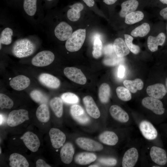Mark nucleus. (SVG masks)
Returning <instances> with one entry per match:
<instances>
[{
    "instance_id": "nucleus-41",
    "label": "nucleus",
    "mask_w": 167,
    "mask_h": 167,
    "mask_svg": "<svg viewBox=\"0 0 167 167\" xmlns=\"http://www.w3.org/2000/svg\"><path fill=\"white\" fill-rule=\"evenodd\" d=\"M13 105V101L10 97L4 94H0V107L1 109H10Z\"/></svg>"
},
{
    "instance_id": "nucleus-16",
    "label": "nucleus",
    "mask_w": 167,
    "mask_h": 167,
    "mask_svg": "<svg viewBox=\"0 0 167 167\" xmlns=\"http://www.w3.org/2000/svg\"><path fill=\"white\" fill-rule=\"evenodd\" d=\"M39 81L45 86L52 89L58 88L60 84L59 80L54 76L48 73H42L38 77Z\"/></svg>"
},
{
    "instance_id": "nucleus-32",
    "label": "nucleus",
    "mask_w": 167,
    "mask_h": 167,
    "mask_svg": "<svg viewBox=\"0 0 167 167\" xmlns=\"http://www.w3.org/2000/svg\"><path fill=\"white\" fill-rule=\"evenodd\" d=\"M110 88L109 85L104 83L100 86L98 92V97L100 101L103 103L108 102L110 96Z\"/></svg>"
},
{
    "instance_id": "nucleus-17",
    "label": "nucleus",
    "mask_w": 167,
    "mask_h": 167,
    "mask_svg": "<svg viewBox=\"0 0 167 167\" xmlns=\"http://www.w3.org/2000/svg\"><path fill=\"white\" fill-rule=\"evenodd\" d=\"M30 80L27 76L19 75L12 79L10 82V86L13 89L21 91L25 89L30 85Z\"/></svg>"
},
{
    "instance_id": "nucleus-49",
    "label": "nucleus",
    "mask_w": 167,
    "mask_h": 167,
    "mask_svg": "<svg viewBox=\"0 0 167 167\" xmlns=\"http://www.w3.org/2000/svg\"><path fill=\"white\" fill-rule=\"evenodd\" d=\"M117 0H103L104 2L107 5H112Z\"/></svg>"
},
{
    "instance_id": "nucleus-20",
    "label": "nucleus",
    "mask_w": 167,
    "mask_h": 167,
    "mask_svg": "<svg viewBox=\"0 0 167 167\" xmlns=\"http://www.w3.org/2000/svg\"><path fill=\"white\" fill-rule=\"evenodd\" d=\"M109 112L114 119L120 122H126L129 120L127 113L118 105H112L109 109Z\"/></svg>"
},
{
    "instance_id": "nucleus-26",
    "label": "nucleus",
    "mask_w": 167,
    "mask_h": 167,
    "mask_svg": "<svg viewBox=\"0 0 167 167\" xmlns=\"http://www.w3.org/2000/svg\"><path fill=\"white\" fill-rule=\"evenodd\" d=\"M100 141L104 144L109 145H115L118 142V138L113 132L106 131L100 134L99 136Z\"/></svg>"
},
{
    "instance_id": "nucleus-15",
    "label": "nucleus",
    "mask_w": 167,
    "mask_h": 167,
    "mask_svg": "<svg viewBox=\"0 0 167 167\" xmlns=\"http://www.w3.org/2000/svg\"><path fill=\"white\" fill-rule=\"evenodd\" d=\"M83 100L88 114L94 118H98L100 116V112L93 98L90 96H87Z\"/></svg>"
},
{
    "instance_id": "nucleus-14",
    "label": "nucleus",
    "mask_w": 167,
    "mask_h": 167,
    "mask_svg": "<svg viewBox=\"0 0 167 167\" xmlns=\"http://www.w3.org/2000/svg\"><path fill=\"white\" fill-rule=\"evenodd\" d=\"M139 157L137 149L135 148H131L125 152L122 160L123 167H133L135 165Z\"/></svg>"
},
{
    "instance_id": "nucleus-4",
    "label": "nucleus",
    "mask_w": 167,
    "mask_h": 167,
    "mask_svg": "<svg viewBox=\"0 0 167 167\" xmlns=\"http://www.w3.org/2000/svg\"><path fill=\"white\" fill-rule=\"evenodd\" d=\"M29 119L28 113L27 110L24 109L14 110L9 113L7 122L9 126L13 127Z\"/></svg>"
},
{
    "instance_id": "nucleus-35",
    "label": "nucleus",
    "mask_w": 167,
    "mask_h": 167,
    "mask_svg": "<svg viewBox=\"0 0 167 167\" xmlns=\"http://www.w3.org/2000/svg\"><path fill=\"white\" fill-rule=\"evenodd\" d=\"M30 95L32 99L35 102L40 104H46L48 101V97L41 91L35 89L32 91Z\"/></svg>"
},
{
    "instance_id": "nucleus-23",
    "label": "nucleus",
    "mask_w": 167,
    "mask_h": 167,
    "mask_svg": "<svg viewBox=\"0 0 167 167\" xmlns=\"http://www.w3.org/2000/svg\"><path fill=\"white\" fill-rule=\"evenodd\" d=\"M96 158V155L93 153L82 152L77 154L75 157L74 160L76 164L85 165L94 161Z\"/></svg>"
},
{
    "instance_id": "nucleus-56",
    "label": "nucleus",
    "mask_w": 167,
    "mask_h": 167,
    "mask_svg": "<svg viewBox=\"0 0 167 167\" xmlns=\"http://www.w3.org/2000/svg\"><path fill=\"white\" fill-rule=\"evenodd\" d=\"M0 154H1V148H0Z\"/></svg>"
},
{
    "instance_id": "nucleus-13",
    "label": "nucleus",
    "mask_w": 167,
    "mask_h": 167,
    "mask_svg": "<svg viewBox=\"0 0 167 167\" xmlns=\"http://www.w3.org/2000/svg\"><path fill=\"white\" fill-rule=\"evenodd\" d=\"M139 128L143 136L147 139L153 140L157 137V130L150 122L146 120L142 121Z\"/></svg>"
},
{
    "instance_id": "nucleus-3",
    "label": "nucleus",
    "mask_w": 167,
    "mask_h": 167,
    "mask_svg": "<svg viewBox=\"0 0 167 167\" xmlns=\"http://www.w3.org/2000/svg\"><path fill=\"white\" fill-rule=\"evenodd\" d=\"M55 56L51 51L44 50L37 54L32 59V63L36 66L42 67L48 66L54 61Z\"/></svg>"
},
{
    "instance_id": "nucleus-55",
    "label": "nucleus",
    "mask_w": 167,
    "mask_h": 167,
    "mask_svg": "<svg viewBox=\"0 0 167 167\" xmlns=\"http://www.w3.org/2000/svg\"><path fill=\"white\" fill-rule=\"evenodd\" d=\"M165 86H166V92L167 93V78L166 79L165 81Z\"/></svg>"
},
{
    "instance_id": "nucleus-18",
    "label": "nucleus",
    "mask_w": 167,
    "mask_h": 167,
    "mask_svg": "<svg viewBox=\"0 0 167 167\" xmlns=\"http://www.w3.org/2000/svg\"><path fill=\"white\" fill-rule=\"evenodd\" d=\"M146 92L150 96L161 99L165 95L166 91L163 84L158 83L148 86Z\"/></svg>"
},
{
    "instance_id": "nucleus-34",
    "label": "nucleus",
    "mask_w": 167,
    "mask_h": 167,
    "mask_svg": "<svg viewBox=\"0 0 167 167\" xmlns=\"http://www.w3.org/2000/svg\"><path fill=\"white\" fill-rule=\"evenodd\" d=\"M150 30V26L148 24L144 23L133 29L131 35L134 37H143L148 33Z\"/></svg>"
},
{
    "instance_id": "nucleus-29",
    "label": "nucleus",
    "mask_w": 167,
    "mask_h": 167,
    "mask_svg": "<svg viewBox=\"0 0 167 167\" xmlns=\"http://www.w3.org/2000/svg\"><path fill=\"white\" fill-rule=\"evenodd\" d=\"M124 86L131 92L136 93L138 90H141L143 87L142 80L139 79H136L133 80H125L123 82Z\"/></svg>"
},
{
    "instance_id": "nucleus-10",
    "label": "nucleus",
    "mask_w": 167,
    "mask_h": 167,
    "mask_svg": "<svg viewBox=\"0 0 167 167\" xmlns=\"http://www.w3.org/2000/svg\"><path fill=\"white\" fill-rule=\"evenodd\" d=\"M71 27L65 22L62 21L55 27L54 33L55 36L62 41L67 40L72 33Z\"/></svg>"
},
{
    "instance_id": "nucleus-48",
    "label": "nucleus",
    "mask_w": 167,
    "mask_h": 167,
    "mask_svg": "<svg viewBox=\"0 0 167 167\" xmlns=\"http://www.w3.org/2000/svg\"><path fill=\"white\" fill-rule=\"evenodd\" d=\"M86 4L89 7H92L94 5V0H83Z\"/></svg>"
},
{
    "instance_id": "nucleus-50",
    "label": "nucleus",
    "mask_w": 167,
    "mask_h": 167,
    "mask_svg": "<svg viewBox=\"0 0 167 167\" xmlns=\"http://www.w3.org/2000/svg\"><path fill=\"white\" fill-rule=\"evenodd\" d=\"M45 2V4L46 6L48 7L51 5L52 3L54 0H43Z\"/></svg>"
},
{
    "instance_id": "nucleus-19",
    "label": "nucleus",
    "mask_w": 167,
    "mask_h": 167,
    "mask_svg": "<svg viewBox=\"0 0 167 167\" xmlns=\"http://www.w3.org/2000/svg\"><path fill=\"white\" fill-rule=\"evenodd\" d=\"M75 153L74 148L72 144L69 142L65 143L60 151L62 161L66 164H69L72 161Z\"/></svg>"
},
{
    "instance_id": "nucleus-30",
    "label": "nucleus",
    "mask_w": 167,
    "mask_h": 167,
    "mask_svg": "<svg viewBox=\"0 0 167 167\" xmlns=\"http://www.w3.org/2000/svg\"><path fill=\"white\" fill-rule=\"evenodd\" d=\"M49 105L56 116L61 117L63 111V102L61 99L57 97H54L50 100Z\"/></svg>"
},
{
    "instance_id": "nucleus-45",
    "label": "nucleus",
    "mask_w": 167,
    "mask_h": 167,
    "mask_svg": "<svg viewBox=\"0 0 167 167\" xmlns=\"http://www.w3.org/2000/svg\"><path fill=\"white\" fill-rule=\"evenodd\" d=\"M36 167H50L51 166L48 164L43 160L41 159L38 160L36 162Z\"/></svg>"
},
{
    "instance_id": "nucleus-40",
    "label": "nucleus",
    "mask_w": 167,
    "mask_h": 167,
    "mask_svg": "<svg viewBox=\"0 0 167 167\" xmlns=\"http://www.w3.org/2000/svg\"><path fill=\"white\" fill-rule=\"evenodd\" d=\"M125 41L129 50L135 54H138L140 50V49L138 45L133 44L132 41L133 38L131 36L125 34Z\"/></svg>"
},
{
    "instance_id": "nucleus-51",
    "label": "nucleus",
    "mask_w": 167,
    "mask_h": 167,
    "mask_svg": "<svg viewBox=\"0 0 167 167\" xmlns=\"http://www.w3.org/2000/svg\"><path fill=\"white\" fill-rule=\"evenodd\" d=\"M10 2H11L17 3L20 2L21 1H22V0H10Z\"/></svg>"
},
{
    "instance_id": "nucleus-21",
    "label": "nucleus",
    "mask_w": 167,
    "mask_h": 167,
    "mask_svg": "<svg viewBox=\"0 0 167 167\" xmlns=\"http://www.w3.org/2000/svg\"><path fill=\"white\" fill-rule=\"evenodd\" d=\"M165 39V35L163 32L160 33L156 36H149L147 40L148 48L151 52L156 51L158 46H162L164 43Z\"/></svg>"
},
{
    "instance_id": "nucleus-5",
    "label": "nucleus",
    "mask_w": 167,
    "mask_h": 167,
    "mask_svg": "<svg viewBox=\"0 0 167 167\" xmlns=\"http://www.w3.org/2000/svg\"><path fill=\"white\" fill-rule=\"evenodd\" d=\"M142 104L156 114L161 115L165 112L163 103L159 99L150 96L146 97L142 100Z\"/></svg>"
},
{
    "instance_id": "nucleus-36",
    "label": "nucleus",
    "mask_w": 167,
    "mask_h": 167,
    "mask_svg": "<svg viewBox=\"0 0 167 167\" xmlns=\"http://www.w3.org/2000/svg\"><path fill=\"white\" fill-rule=\"evenodd\" d=\"M13 31L11 28L7 27L4 28L0 34V45L1 44H10L12 42V37L13 35Z\"/></svg>"
},
{
    "instance_id": "nucleus-43",
    "label": "nucleus",
    "mask_w": 167,
    "mask_h": 167,
    "mask_svg": "<svg viewBox=\"0 0 167 167\" xmlns=\"http://www.w3.org/2000/svg\"><path fill=\"white\" fill-rule=\"evenodd\" d=\"M98 161L101 164L107 166H114L117 163L116 160L113 158L102 157L100 158Z\"/></svg>"
},
{
    "instance_id": "nucleus-12",
    "label": "nucleus",
    "mask_w": 167,
    "mask_h": 167,
    "mask_svg": "<svg viewBox=\"0 0 167 167\" xmlns=\"http://www.w3.org/2000/svg\"><path fill=\"white\" fill-rule=\"evenodd\" d=\"M150 154L152 160L159 165H165L167 162L166 152L161 148L156 146L152 147L150 150Z\"/></svg>"
},
{
    "instance_id": "nucleus-6",
    "label": "nucleus",
    "mask_w": 167,
    "mask_h": 167,
    "mask_svg": "<svg viewBox=\"0 0 167 167\" xmlns=\"http://www.w3.org/2000/svg\"><path fill=\"white\" fill-rule=\"evenodd\" d=\"M75 142L79 148L88 151H99L103 148L101 144L88 138L79 137L76 139Z\"/></svg>"
},
{
    "instance_id": "nucleus-28",
    "label": "nucleus",
    "mask_w": 167,
    "mask_h": 167,
    "mask_svg": "<svg viewBox=\"0 0 167 167\" xmlns=\"http://www.w3.org/2000/svg\"><path fill=\"white\" fill-rule=\"evenodd\" d=\"M24 10L27 14L34 16L40 4V0H22Z\"/></svg>"
},
{
    "instance_id": "nucleus-7",
    "label": "nucleus",
    "mask_w": 167,
    "mask_h": 167,
    "mask_svg": "<svg viewBox=\"0 0 167 167\" xmlns=\"http://www.w3.org/2000/svg\"><path fill=\"white\" fill-rule=\"evenodd\" d=\"M63 72L68 79L77 84L84 85L86 82V78L80 69L75 67H66Z\"/></svg>"
},
{
    "instance_id": "nucleus-27",
    "label": "nucleus",
    "mask_w": 167,
    "mask_h": 167,
    "mask_svg": "<svg viewBox=\"0 0 167 167\" xmlns=\"http://www.w3.org/2000/svg\"><path fill=\"white\" fill-rule=\"evenodd\" d=\"M71 8L68 10L67 16L69 20L76 21L79 19L80 12L84 9L83 5L80 3H77L70 6Z\"/></svg>"
},
{
    "instance_id": "nucleus-57",
    "label": "nucleus",
    "mask_w": 167,
    "mask_h": 167,
    "mask_svg": "<svg viewBox=\"0 0 167 167\" xmlns=\"http://www.w3.org/2000/svg\"><path fill=\"white\" fill-rule=\"evenodd\" d=\"M166 30H167V26H166Z\"/></svg>"
},
{
    "instance_id": "nucleus-33",
    "label": "nucleus",
    "mask_w": 167,
    "mask_h": 167,
    "mask_svg": "<svg viewBox=\"0 0 167 167\" xmlns=\"http://www.w3.org/2000/svg\"><path fill=\"white\" fill-rule=\"evenodd\" d=\"M144 17L143 13L140 11L132 12L127 14L125 17V23L132 24L141 21Z\"/></svg>"
},
{
    "instance_id": "nucleus-25",
    "label": "nucleus",
    "mask_w": 167,
    "mask_h": 167,
    "mask_svg": "<svg viewBox=\"0 0 167 167\" xmlns=\"http://www.w3.org/2000/svg\"><path fill=\"white\" fill-rule=\"evenodd\" d=\"M9 165L11 167H28L29 163L23 156L17 153L11 154L9 157Z\"/></svg>"
},
{
    "instance_id": "nucleus-54",
    "label": "nucleus",
    "mask_w": 167,
    "mask_h": 167,
    "mask_svg": "<svg viewBox=\"0 0 167 167\" xmlns=\"http://www.w3.org/2000/svg\"><path fill=\"white\" fill-rule=\"evenodd\" d=\"M89 167H99V166L96 165H91L88 166Z\"/></svg>"
},
{
    "instance_id": "nucleus-39",
    "label": "nucleus",
    "mask_w": 167,
    "mask_h": 167,
    "mask_svg": "<svg viewBox=\"0 0 167 167\" xmlns=\"http://www.w3.org/2000/svg\"><path fill=\"white\" fill-rule=\"evenodd\" d=\"M102 44L100 39L96 37L94 40L92 54L93 57L97 59L100 57L102 54Z\"/></svg>"
},
{
    "instance_id": "nucleus-22",
    "label": "nucleus",
    "mask_w": 167,
    "mask_h": 167,
    "mask_svg": "<svg viewBox=\"0 0 167 167\" xmlns=\"http://www.w3.org/2000/svg\"><path fill=\"white\" fill-rule=\"evenodd\" d=\"M113 45L114 52L118 57H123L130 53V50L125 41L122 38H118L115 39Z\"/></svg>"
},
{
    "instance_id": "nucleus-31",
    "label": "nucleus",
    "mask_w": 167,
    "mask_h": 167,
    "mask_svg": "<svg viewBox=\"0 0 167 167\" xmlns=\"http://www.w3.org/2000/svg\"><path fill=\"white\" fill-rule=\"evenodd\" d=\"M36 115L38 119L41 122H46L50 118V114L48 107L45 104L40 105L36 112Z\"/></svg>"
},
{
    "instance_id": "nucleus-1",
    "label": "nucleus",
    "mask_w": 167,
    "mask_h": 167,
    "mask_svg": "<svg viewBox=\"0 0 167 167\" xmlns=\"http://www.w3.org/2000/svg\"><path fill=\"white\" fill-rule=\"evenodd\" d=\"M36 49L34 44L28 39L24 38L16 41L14 43L12 52L14 56L18 58L30 56Z\"/></svg>"
},
{
    "instance_id": "nucleus-47",
    "label": "nucleus",
    "mask_w": 167,
    "mask_h": 167,
    "mask_svg": "<svg viewBox=\"0 0 167 167\" xmlns=\"http://www.w3.org/2000/svg\"><path fill=\"white\" fill-rule=\"evenodd\" d=\"M160 14L164 19H167V7L162 9Z\"/></svg>"
},
{
    "instance_id": "nucleus-9",
    "label": "nucleus",
    "mask_w": 167,
    "mask_h": 167,
    "mask_svg": "<svg viewBox=\"0 0 167 167\" xmlns=\"http://www.w3.org/2000/svg\"><path fill=\"white\" fill-rule=\"evenodd\" d=\"M25 146L31 151L36 152L40 146L39 139L35 134L30 131L26 132L20 138Z\"/></svg>"
},
{
    "instance_id": "nucleus-2",
    "label": "nucleus",
    "mask_w": 167,
    "mask_h": 167,
    "mask_svg": "<svg viewBox=\"0 0 167 167\" xmlns=\"http://www.w3.org/2000/svg\"><path fill=\"white\" fill-rule=\"evenodd\" d=\"M86 35L85 29H79L74 32L66 41V49L71 52L78 51L84 42Z\"/></svg>"
},
{
    "instance_id": "nucleus-52",
    "label": "nucleus",
    "mask_w": 167,
    "mask_h": 167,
    "mask_svg": "<svg viewBox=\"0 0 167 167\" xmlns=\"http://www.w3.org/2000/svg\"><path fill=\"white\" fill-rule=\"evenodd\" d=\"M159 1L164 4H167V0H159Z\"/></svg>"
},
{
    "instance_id": "nucleus-11",
    "label": "nucleus",
    "mask_w": 167,
    "mask_h": 167,
    "mask_svg": "<svg viewBox=\"0 0 167 167\" xmlns=\"http://www.w3.org/2000/svg\"><path fill=\"white\" fill-rule=\"evenodd\" d=\"M49 135L53 147L55 148H59L65 142L66 136L64 133L59 129L56 128H51Z\"/></svg>"
},
{
    "instance_id": "nucleus-46",
    "label": "nucleus",
    "mask_w": 167,
    "mask_h": 167,
    "mask_svg": "<svg viewBox=\"0 0 167 167\" xmlns=\"http://www.w3.org/2000/svg\"><path fill=\"white\" fill-rule=\"evenodd\" d=\"M125 68L123 65H120L118 69V75L120 78H123L124 76Z\"/></svg>"
},
{
    "instance_id": "nucleus-42",
    "label": "nucleus",
    "mask_w": 167,
    "mask_h": 167,
    "mask_svg": "<svg viewBox=\"0 0 167 167\" xmlns=\"http://www.w3.org/2000/svg\"><path fill=\"white\" fill-rule=\"evenodd\" d=\"M123 58L116 56L111 55L109 58L105 59L104 61V64L108 66H113L118 64L119 63L123 61Z\"/></svg>"
},
{
    "instance_id": "nucleus-38",
    "label": "nucleus",
    "mask_w": 167,
    "mask_h": 167,
    "mask_svg": "<svg viewBox=\"0 0 167 167\" xmlns=\"http://www.w3.org/2000/svg\"><path fill=\"white\" fill-rule=\"evenodd\" d=\"M61 98L63 101L68 104H75L79 101V97L75 94L70 92L62 94Z\"/></svg>"
},
{
    "instance_id": "nucleus-8",
    "label": "nucleus",
    "mask_w": 167,
    "mask_h": 167,
    "mask_svg": "<svg viewBox=\"0 0 167 167\" xmlns=\"http://www.w3.org/2000/svg\"><path fill=\"white\" fill-rule=\"evenodd\" d=\"M70 113L73 118L81 124L86 125L90 122L89 117L84 109L79 105H72L70 108Z\"/></svg>"
},
{
    "instance_id": "nucleus-44",
    "label": "nucleus",
    "mask_w": 167,
    "mask_h": 167,
    "mask_svg": "<svg viewBox=\"0 0 167 167\" xmlns=\"http://www.w3.org/2000/svg\"><path fill=\"white\" fill-rule=\"evenodd\" d=\"M104 51L105 54L107 55H111L113 54L114 52L113 45L109 44L106 46L104 48Z\"/></svg>"
},
{
    "instance_id": "nucleus-53",
    "label": "nucleus",
    "mask_w": 167,
    "mask_h": 167,
    "mask_svg": "<svg viewBox=\"0 0 167 167\" xmlns=\"http://www.w3.org/2000/svg\"><path fill=\"white\" fill-rule=\"evenodd\" d=\"M3 119V118L2 115L1 114H0V125H1V124H2L3 122V121H2Z\"/></svg>"
},
{
    "instance_id": "nucleus-24",
    "label": "nucleus",
    "mask_w": 167,
    "mask_h": 167,
    "mask_svg": "<svg viewBox=\"0 0 167 167\" xmlns=\"http://www.w3.org/2000/svg\"><path fill=\"white\" fill-rule=\"evenodd\" d=\"M139 5V2L136 0H129L121 4V9L119 15L122 17H125L128 14L135 11Z\"/></svg>"
},
{
    "instance_id": "nucleus-37",
    "label": "nucleus",
    "mask_w": 167,
    "mask_h": 167,
    "mask_svg": "<svg viewBox=\"0 0 167 167\" xmlns=\"http://www.w3.org/2000/svg\"><path fill=\"white\" fill-rule=\"evenodd\" d=\"M116 92L118 97L124 101H128L131 98L130 91L126 88L119 86L116 89Z\"/></svg>"
}]
</instances>
